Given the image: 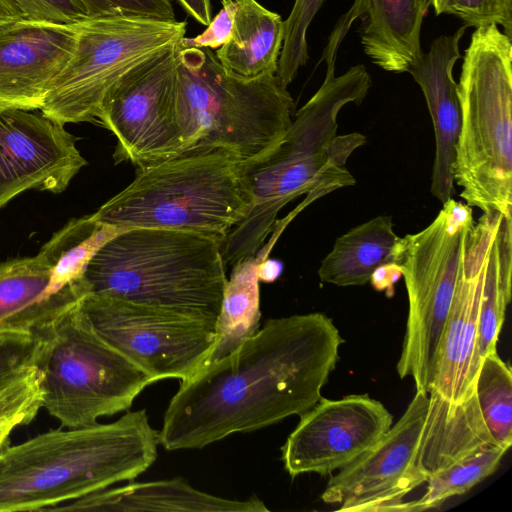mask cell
<instances>
[{"mask_svg": "<svg viewBox=\"0 0 512 512\" xmlns=\"http://www.w3.org/2000/svg\"><path fill=\"white\" fill-rule=\"evenodd\" d=\"M76 142L42 113L0 111V209L28 190L63 192L87 165Z\"/></svg>", "mask_w": 512, "mask_h": 512, "instance_id": "9a60e30c", "label": "cell"}, {"mask_svg": "<svg viewBox=\"0 0 512 512\" xmlns=\"http://www.w3.org/2000/svg\"><path fill=\"white\" fill-rule=\"evenodd\" d=\"M39 339L25 333L0 334V380L35 363Z\"/></svg>", "mask_w": 512, "mask_h": 512, "instance_id": "d6a6232c", "label": "cell"}, {"mask_svg": "<svg viewBox=\"0 0 512 512\" xmlns=\"http://www.w3.org/2000/svg\"><path fill=\"white\" fill-rule=\"evenodd\" d=\"M177 45L128 71L103 99L97 120L116 137V164L138 170L183 151L176 116Z\"/></svg>", "mask_w": 512, "mask_h": 512, "instance_id": "4fadbf2b", "label": "cell"}, {"mask_svg": "<svg viewBox=\"0 0 512 512\" xmlns=\"http://www.w3.org/2000/svg\"><path fill=\"white\" fill-rule=\"evenodd\" d=\"M445 0H428L429 5H431L436 13V15L442 14V8Z\"/></svg>", "mask_w": 512, "mask_h": 512, "instance_id": "ab89813d", "label": "cell"}, {"mask_svg": "<svg viewBox=\"0 0 512 512\" xmlns=\"http://www.w3.org/2000/svg\"><path fill=\"white\" fill-rule=\"evenodd\" d=\"M186 13L201 25L207 26L212 20L210 0H177Z\"/></svg>", "mask_w": 512, "mask_h": 512, "instance_id": "8d00e7d4", "label": "cell"}, {"mask_svg": "<svg viewBox=\"0 0 512 512\" xmlns=\"http://www.w3.org/2000/svg\"><path fill=\"white\" fill-rule=\"evenodd\" d=\"M50 511H193V512H266L268 508L256 496L246 500L227 499L208 494L182 478L148 482H130L107 488Z\"/></svg>", "mask_w": 512, "mask_h": 512, "instance_id": "44dd1931", "label": "cell"}, {"mask_svg": "<svg viewBox=\"0 0 512 512\" xmlns=\"http://www.w3.org/2000/svg\"><path fill=\"white\" fill-rule=\"evenodd\" d=\"M325 0H295L292 10L284 20V39L276 75L287 87L297 76L308 59L307 30Z\"/></svg>", "mask_w": 512, "mask_h": 512, "instance_id": "f546056e", "label": "cell"}, {"mask_svg": "<svg viewBox=\"0 0 512 512\" xmlns=\"http://www.w3.org/2000/svg\"><path fill=\"white\" fill-rule=\"evenodd\" d=\"M490 445L498 444L475 394L455 404L416 391L400 419L330 478L321 499L339 511L410 512L406 495L434 473Z\"/></svg>", "mask_w": 512, "mask_h": 512, "instance_id": "277c9868", "label": "cell"}, {"mask_svg": "<svg viewBox=\"0 0 512 512\" xmlns=\"http://www.w3.org/2000/svg\"><path fill=\"white\" fill-rule=\"evenodd\" d=\"M372 81L364 65L335 76L327 68L315 94L296 112L292 124L270 151L240 162L250 207L221 241L225 266L256 256L273 232L280 210L307 194L304 206L335 190L353 186L346 168L349 156L366 143L357 132L337 135V116L348 103L360 105Z\"/></svg>", "mask_w": 512, "mask_h": 512, "instance_id": "7a4b0ae2", "label": "cell"}, {"mask_svg": "<svg viewBox=\"0 0 512 512\" xmlns=\"http://www.w3.org/2000/svg\"><path fill=\"white\" fill-rule=\"evenodd\" d=\"M230 39L215 55L234 73L252 77L276 73L284 39V21L256 0H235Z\"/></svg>", "mask_w": 512, "mask_h": 512, "instance_id": "603a6c76", "label": "cell"}, {"mask_svg": "<svg viewBox=\"0 0 512 512\" xmlns=\"http://www.w3.org/2000/svg\"><path fill=\"white\" fill-rule=\"evenodd\" d=\"M240 162L222 148L185 150L138 170L136 178L92 216L124 230H182L222 241L251 203Z\"/></svg>", "mask_w": 512, "mask_h": 512, "instance_id": "52a82bcc", "label": "cell"}, {"mask_svg": "<svg viewBox=\"0 0 512 512\" xmlns=\"http://www.w3.org/2000/svg\"><path fill=\"white\" fill-rule=\"evenodd\" d=\"M25 18L70 24L86 16L76 0H12Z\"/></svg>", "mask_w": 512, "mask_h": 512, "instance_id": "e575fe53", "label": "cell"}, {"mask_svg": "<svg viewBox=\"0 0 512 512\" xmlns=\"http://www.w3.org/2000/svg\"><path fill=\"white\" fill-rule=\"evenodd\" d=\"M442 13L459 18L467 27L500 25L512 36V0H445Z\"/></svg>", "mask_w": 512, "mask_h": 512, "instance_id": "4dcf8cb0", "label": "cell"}, {"mask_svg": "<svg viewBox=\"0 0 512 512\" xmlns=\"http://www.w3.org/2000/svg\"><path fill=\"white\" fill-rule=\"evenodd\" d=\"M429 6L428 0H355L336 23L322 60L337 58L351 23L361 19L360 41L371 61L387 72H407L423 53L420 33Z\"/></svg>", "mask_w": 512, "mask_h": 512, "instance_id": "ac0fdd59", "label": "cell"}, {"mask_svg": "<svg viewBox=\"0 0 512 512\" xmlns=\"http://www.w3.org/2000/svg\"><path fill=\"white\" fill-rule=\"evenodd\" d=\"M344 343L319 312L271 318L231 353L181 381L159 443L201 449L234 433L301 416L321 398Z\"/></svg>", "mask_w": 512, "mask_h": 512, "instance_id": "6da1fadb", "label": "cell"}, {"mask_svg": "<svg viewBox=\"0 0 512 512\" xmlns=\"http://www.w3.org/2000/svg\"><path fill=\"white\" fill-rule=\"evenodd\" d=\"M75 49L49 85L41 113L60 122L97 120L109 90L131 69L175 46L186 21L126 14L85 16L73 22Z\"/></svg>", "mask_w": 512, "mask_h": 512, "instance_id": "8fae6325", "label": "cell"}, {"mask_svg": "<svg viewBox=\"0 0 512 512\" xmlns=\"http://www.w3.org/2000/svg\"><path fill=\"white\" fill-rule=\"evenodd\" d=\"M392 424L389 410L368 394L322 397L282 446L284 468L292 478L331 474L370 449Z\"/></svg>", "mask_w": 512, "mask_h": 512, "instance_id": "5bb4252c", "label": "cell"}, {"mask_svg": "<svg viewBox=\"0 0 512 512\" xmlns=\"http://www.w3.org/2000/svg\"><path fill=\"white\" fill-rule=\"evenodd\" d=\"M80 307L94 331L154 382L192 376L215 342V325L117 296L88 293Z\"/></svg>", "mask_w": 512, "mask_h": 512, "instance_id": "7c38bea8", "label": "cell"}, {"mask_svg": "<svg viewBox=\"0 0 512 512\" xmlns=\"http://www.w3.org/2000/svg\"><path fill=\"white\" fill-rule=\"evenodd\" d=\"M75 44L73 23L24 17L0 27V111L41 110Z\"/></svg>", "mask_w": 512, "mask_h": 512, "instance_id": "e0dca14e", "label": "cell"}, {"mask_svg": "<svg viewBox=\"0 0 512 512\" xmlns=\"http://www.w3.org/2000/svg\"><path fill=\"white\" fill-rule=\"evenodd\" d=\"M257 264L254 256L232 266L216 322L215 342L202 367L231 353L260 328Z\"/></svg>", "mask_w": 512, "mask_h": 512, "instance_id": "d4e9b609", "label": "cell"}, {"mask_svg": "<svg viewBox=\"0 0 512 512\" xmlns=\"http://www.w3.org/2000/svg\"><path fill=\"white\" fill-rule=\"evenodd\" d=\"M475 222L472 207L452 198L423 230L403 237L399 265L408 296V316L396 370L429 393L439 342L461 274Z\"/></svg>", "mask_w": 512, "mask_h": 512, "instance_id": "30bf717a", "label": "cell"}, {"mask_svg": "<svg viewBox=\"0 0 512 512\" xmlns=\"http://www.w3.org/2000/svg\"><path fill=\"white\" fill-rule=\"evenodd\" d=\"M86 16L126 14L175 20L171 0H76Z\"/></svg>", "mask_w": 512, "mask_h": 512, "instance_id": "1f68e13d", "label": "cell"}, {"mask_svg": "<svg viewBox=\"0 0 512 512\" xmlns=\"http://www.w3.org/2000/svg\"><path fill=\"white\" fill-rule=\"evenodd\" d=\"M512 217L499 214L490 239L478 316L477 352L482 359L497 342L512 287Z\"/></svg>", "mask_w": 512, "mask_h": 512, "instance_id": "cb8c5ba5", "label": "cell"}, {"mask_svg": "<svg viewBox=\"0 0 512 512\" xmlns=\"http://www.w3.org/2000/svg\"><path fill=\"white\" fill-rule=\"evenodd\" d=\"M282 270L283 265L280 261L268 257L258 261L256 268L259 281L265 283H271L278 279Z\"/></svg>", "mask_w": 512, "mask_h": 512, "instance_id": "74e56055", "label": "cell"}, {"mask_svg": "<svg viewBox=\"0 0 512 512\" xmlns=\"http://www.w3.org/2000/svg\"><path fill=\"white\" fill-rule=\"evenodd\" d=\"M403 238L393 230L390 216H377L341 235L321 261L322 282L340 287L362 286L372 273L388 263L399 264Z\"/></svg>", "mask_w": 512, "mask_h": 512, "instance_id": "7402d4cb", "label": "cell"}, {"mask_svg": "<svg viewBox=\"0 0 512 512\" xmlns=\"http://www.w3.org/2000/svg\"><path fill=\"white\" fill-rule=\"evenodd\" d=\"M475 395L486 427L495 442L509 449L512 445V370L497 351L482 359Z\"/></svg>", "mask_w": 512, "mask_h": 512, "instance_id": "83f0119b", "label": "cell"}, {"mask_svg": "<svg viewBox=\"0 0 512 512\" xmlns=\"http://www.w3.org/2000/svg\"><path fill=\"white\" fill-rule=\"evenodd\" d=\"M467 28L463 25L452 35L437 37L429 51L422 53L407 70L420 86L432 119L436 150L430 191L442 204L452 198L454 192L453 165L460 130V106L452 71L461 57L459 42Z\"/></svg>", "mask_w": 512, "mask_h": 512, "instance_id": "d6986e66", "label": "cell"}, {"mask_svg": "<svg viewBox=\"0 0 512 512\" xmlns=\"http://www.w3.org/2000/svg\"><path fill=\"white\" fill-rule=\"evenodd\" d=\"M123 231L95 220L92 214L68 221L39 251L53 264L52 288L59 291L82 280L94 255L106 242Z\"/></svg>", "mask_w": 512, "mask_h": 512, "instance_id": "484cf974", "label": "cell"}, {"mask_svg": "<svg viewBox=\"0 0 512 512\" xmlns=\"http://www.w3.org/2000/svg\"><path fill=\"white\" fill-rule=\"evenodd\" d=\"M35 337L42 408L62 427L91 426L101 417L127 411L154 383L94 331L80 302Z\"/></svg>", "mask_w": 512, "mask_h": 512, "instance_id": "9c48e42d", "label": "cell"}, {"mask_svg": "<svg viewBox=\"0 0 512 512\" xmlns=\"http://www.w3.org/2000/svg\"><path fill=\"white\" fill-rule=\"evenodd\" d=\"M221 9L212 18L207 28L195 37H183L178 46L207 48L217 50L231 37L234 15L236 10L235 0H222Z\"/></svg>", "mask_w": 512, "mask_h": 512, "instance_id": "836d02e7", "label": "cell"}, {"mask_svg": "<svg viewBox=\"0 0 512 512\" xmlns=\"http://www.w3.org/2000/svg\"><path fill=\"white\" fill-rule=\"evenodd\" d=\"M52 267L40 252L0 263V334L36 336L89 293L84 278L55 291Z\"/></svg>", "mask_w": 512, "mask_h": 512, "instance_id": "ffe728a7", "label": "cell"}, {"mask_svg": "<svg viewBox=\"0 0 512 512\" xmlns=\"http://www.w3.org/2000/svg\"><path fill=\"white\" fill-rule=\"evenodd\" d=\"M22 18L23 13L12 0H0V27Z\"/></svg>", "mask_w": 512, "mask_h": 512, "instance_id": "f35d334b", "label": "cell"}, {"mask_svg": "<svg viewBox=\"0 0 512 512\" xmlns=\"http://www.w3.org/2000/svg\"><path fill=\"white\" fill-rule=\"evenodd\" d=\"M507 450L498 445L486 446L434 473L426 481L424 495L409 501L410 512L435 508L448 498L467 493L495 472Z\"/></svg>", "mask_w": 512, "mask_h": 512, "instance_id": "4316f807", "label": "cell"}, {"mask_svg": "<svg viewBox=\"0 0 512 512\" xmlns=\"http://www.w3.org/2000/svg\"><path fill=\"white\" fill-rule=\"evenodd\" d=\"M221 241L173 229L132 228L87 265L89 293L117 296L216 326L227 283Z\"/></svg>", "mask_w": 512, "mask_h": 512, "instance_id": "5b68a950", "label": "cell"}, {"mask_svg": "<svg viewBox=\"0 0 512 512\" xmlns=\"http://www.w3.org/2000/svg\"><path fill=\"white\" fill-rule=\"evenodd\" d=\"M158 445L146 409L8 444L0 451V512L47 511L133 481L155 462Z\"/></svg>", "mask_w": 512, "mask_h": 512, "instance_id": "3957f363", "label": "cell"}, {"mask_svg": "<svg viewBox=\"0 0 512 512\" xmlns=\"http://www.w3.org/2000/svg\"><path fill=\"white\" fill-rule=\"evenodd\" d=\"M499 213L483 214L470 232L461 274L439 342L429 393L459 404L475 394L481 359L478 316L490 239Z\"/></svg>", "mask_w": 512, "mask_h": 512, "instance_id": "2e32d148", "label": "cell"}, {"mask_svg": "<svg viewBox=\"0 0 512 512\" xmlns=\"http://www.w3.org/2000/svg\"><path fill=\"white\" fill-rule=\"evenodd\" d=\"M512 43L498 25L477 27L465 50L457 95L460 130L453 178L483 214L512 212Z\"/></svg>", "mask_w": 512, "mask_h": 512, "instance_id": "ba28073f", "label": "cell"}, {"mask_svg": "<svg viewBox=\"0 0 512 512\" xmlns=\"http://www.w3.org/2000/svg\"><path fill=\"white\" fill-rule=\"evenodd\" d=\"M293 111V98L276 73L241 76L224 67L213 50L177 46L176 116L183 151L216 147L241 162L256 159L285 136Z\"/></svg>", "mask_w": 512, "mask_h": 512, "instance_id": "8992f818", "label": "cell"}, {"mask_svg": "<svg viewBox=\"0 0 512 512\" xmlns=\"http://www.w3.org/2000/svg\"><path fill=\"white\" fill-rule=\"evenodd\" d=\"M42 375L35 363L0 380V451L12 431L29 424L43 404Z\"/></svg>", "mask_w": 512, "mask_h": 512, "instance_id": "f1b7e54d", "label": "cell"}, {"mask_svg": "<svg viewBox=\"0 0 512 512\" xmlns=\"http://www.w3.org/2000/svg\"><path fill=\"white\" fill-rule=\"evenodd\" d=\"M402 277L400 265L388 263L378 267L371 275L369 282L378 292L384 291L389 297L394 294V286Z\"/></svg>", "mask_w": 512, "mask_h": 512, "instance_id": "d590c367", "label": "cell"}]
</instances>
